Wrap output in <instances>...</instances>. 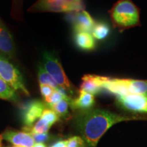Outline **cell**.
<instances>
[{
	"label": "cell",
	"mask_w": 147,
	"mask_h": 147,
	"mask_svg": "<svg viewBox=\"0 0 147 147\" xmlns=\"http://www.w3.org/2000/svg\"><path fill=\"white\" fill-rule=\"evenodd\" d=\"M134 119H138V117L118 115L100 108H91L80 112L75 117V123L83 140L90 147H95L101 137L112 126Z\"/></svg>",
	"instance_id": "1"
},
{
	"label": "cell",
	"mask_w": 147,
	"mask_h": 147,
	"mask_svg": "<svg viewBox=\"0 0 147 147\" xmlns=\"http://www.w3.org/2000/svg\"><path fill=\"white\" fill-rule=\"evenodd\" d=\"M108 12L113 27L120 32L141 25L140 9L131 0H119Z\"/></svg>",
	"instance_id": "2"
},
{
	"label": "cell",
	"mask_w": 147,
	"mask_h": 147,
	"mask_svg": "<svg viewBox=\"0 0 147 147\" xmlns=\"http://www.w3.org/2000/svg\"><path fill=\"white\" fill-rule=\"evenodd\" d=\"M110 93L117 96L129 94H142L147 93V80H134L104 76L102 85Z\"/></svg>",
	"instance_id": "3"
},
{
	"label": "cell",
	"mask_w": 147,
	"mask_h": 147,
	"mask_svg": "<svg viewBox=\"0 0 147 147\" xmlns=\"http://www.w3.org/2000/svg\"><path fill=\"white\" fill-rule=\"evenodd\" d=\"M43 67L55 82L70 94L74 93V87L66 76L61 64L54 55L49 52L43 53Z\"/></svg>",
	"instance_id": "4"
},
{
	"label": "cell",
	"mask_w": 147,
	"mask_h": 147,
	"mask_svg": "<svg viewBox=\"0 0 147 147\" xmlns=\"http://www.w3.org/2000/svg\"><path fill=\"white\" fill-rule=\"evenodd\" d=\"M0 78L8 83L15 91H21L29 95L25 87L23 75L15 65L11 63L7 58L0 55Z\"/></svg>",
	"instance_id": "5"
},
{
	"label": "cell",
	"mask_w": 147,
	"mask_h": 147,
	"mask_svg": "<svg viewBox=\"0 0 147 147\" xmlns=\"http://www.w3.org/2000/svg\"><path fill=\"white\" fill-rule=\"evenodd\" d=\"M34 8L38 10L55 12L83 10L82 0H39Z\"/></svg>",
	"instance_id": "6"
},
{
	"label": "cell",
	"mask_w": 147,
	"mask_h": 147,
	"mask_svg": "<svg viewBox=\"0 0 147 147\" xmlns=\"http://www.w3.org/2000/svg\"><path fill=\"white\" fill-rule=\"evenodd\" d=\"M117 103L121 108L133 113L147 114V93L117 96Z\"/></svg>",
	"instance_id": "7"
},
{
	"label": "cell",
	"mask_w": 147,
	"mask_h": 147,
	"mask_svg": "<svg viewBox=\"0 0 147 147\" xmlns=\"http://www.w3.org/2000/svg\"><path fill=\"white\" fill-rule=\"evenodd\" d=\"M47 106L40 100H32L26 103L21 108V120L26 131L32 128L34 122L40 119Z\"/></svg>",
	"instance_id": "8"
},
{
	"label": "cell",
	"mask_w": 147,
	"mask_h": 147,
	"mask_svg": "<svg viewBox=\"0 0 147 147\" xmlns=\"http://www.w3.org/2000/svg\"><path fill=\"white\" fill-rule=\"evenodd\" d=\"M5 140L16 147H34L35 141L29 132L7 130L3 134Z\"/></svg>",
	"instance_id": "9"
},
{
	"label": "cell",
	"mask_w": 147,
	"mask_h": 147,
	"mask_svg": "<svg viewBox=\"0 0 147 147\" xmlns=\"http://www.w3.org/2000/svg\"><path fill=\"white\" fill-rule=\"evenodd\" d=\"M15 47L10 32L0 19V52L12 57L14 54Z\"/></svg>",
	"instance_id": "10"
},
{
	"label": "cell",
	"mask_w": 147,
	"mask_h": 147,
	"mask_svg": "<svg viewBox=\"0 0 147 147\" xmlns=\"http://www.w3.org/2000/svg\"><path fill=\"white\" fill-rule=\"evenodd\" d=\"M95 21L89 12L85 10L77 12L74 21V32H91Z\"/></svg>",
	"instance_id": "11"
},
{
	"label": "cell",
	"mask_w": 147,
	"mask_h": 147,
	"mask_svg": "<svg viewBox=\"0 0 147 147\" xmlns=\"http://www.w3.org/2000/svg\"><path fill=\"white\" fill-rule=\"evenodd\" d=\"M80 90L92 95H97L102 91L103 76L94 74L84 75L82 78Z\"/></svg>",
	"instance_id": "12"
},
{
	"label": "cell",
	"mask_w": 147,
	"mask_h": 147,
	"mask_svg": "<svg viewBox=\"0 0 147 147\" xmlns=\"http://www.w3.org/2000/svg\"><path fill=\"white\" fill-rule=\"evenodd\" d=\"M95 104V97L91 93L84 91H79L78 97L71 100L70 106L72 109L87 110L93 107Z\"/></svg>",
	"instance_id": "13"
},
{
	"label": "cell",
	"mask_w": 147,
	"mask_h": 147,
	"mask_svg": "<svg viewBox=\"0 0 147 147\" xmlns=\"http://www.w3.org/2000/svg\"><path fill=\"white\" fill-rule=\"evenodd\" d=\"M74 40L76 47L84 51H93L96 46L95 38L88 32H76Z\"/></svg>",
	"instance_id": "14"
},
{
	"label": "cell",
	"mask_w": 147,
	"mask_h": 147,
	"mask_svg": "<svg viewBox=\"0 0 147 147\" xmlns=\"http://www.w3.org/2000/svg\"><path fill=\"white\" fill-rule=\"evenodd\" d=\"M110 34V27L104 21L95 22L91 30V35L95 39L103 40L106 39Z\"/></svg>",
	"instance_id": "15"
},
{
	"label": "cell",
	"mask_w": 147,
	"mask_h": 147,
	"mask_svg": "<svg viewBox=\"0 0 147 147\" xmlns=\"http://www.w3.org/2000/svg\"><path fill=\"white\" fill-rule=\"evenodd\" d=\"M0 99L16 102L18 95L15 90L0 78Z\"/></svg>",
	"instance_id": "16"
},
{
	"label": "cell",
	"mask_w": 147,
	"mask_h": 147,
	"mask_svg": "<svg viewBox=\"0 0 147 147\" xmlns=\"http://www.w3.org/2000/svg\"><path fill=\"white\" fill-rule=\"evenodd\" d=\"M38 80H39L40 84H45V85H49L53 87L55 90H57L60 87L53 80L51 75L46 71L45 67L42 65H39L38 66Z\"/></svg>",
	"instance_id": "17"
},
{
	"label": "cell",
	"mask_w": 147,
	"mask_h": 147,
	"mask_svg": "<svg viewBox=\"0 0 147 147\" xmlns=\"http://www.w3.org/2000/svg\"><path fill=\"white\" fill-rule=\"evenodd\" d=\"M71 102V100L63 99L49 108L53 110L59 117H66L69 114V106H70Z\"/></svg>",
	"instance_id": "18"
},
{
	"label": "cell",
	"mask_w": 147,
	"mask_h": 147,
	"mask_svg": "<svg viewBox=\"0 0 147 147\" xmlns=\"http://www.w3.org/2000/svg\"><path fill=\"white\" fill-rule=\"evenodd\" d=\"M51 125L49 123H47L45 120L43 119L40 118L38 122L30 128L29 129L26 131L27 132H29V134H44L47 133L49 131V129L51 128Z\"/></svg>",
	"instance_id": "19"
},
{
	"label": "cell",
	"mask_w": 147,
	"mask_h": 147,
	"mask_svg": "<svg viewBox=\"0 0 147 147\" xmlns=\"http://www.w3.org/2000/svg\"><path fill=\"white\" fill-rule=\"evenodd\" d=\"M63 99H67V100H72V99H71V100H69V99L66 98L63 95H62L61 93H59V92L57 91V90H55L51 96H49V97L45 99V104H46V106H47V108H49L51 106L57 104V103L59 102L61 100H63Z\"/></svg>",
	"instance_id": "20"
},
{
	"label": "cell",
	"mask_w": 147,
	"mask_h": 147,
	"mask_svg": "<svg viewBox=\"0 0 147 147\" xmlns=\"http://www.w3.org/2000/svg\"><path fill=\"white\" fill-rule=\"evenodd\" d=\"M40 118L45 120L47 123H49L51 126H52L53 125H54L56 122H57L59 119V116L57 115L53 110L48 108H47L45 110H44L43 113H42Z\"/></svg>",
	"instance_id": "21"
},
{
	"label": "cell",
	"mask_w": 147,
	"mask_h": 147,
	"mask_svg": "<svg viewBox=\"0 0 147 147\" xmlns=\"http://www.w3.org/2000/svg\"><path fill=\"white\" fill-rule=\"evenodd\" d=\"M84 140L79 136L69 138L67 140V147H83Z\"/></svg>",
	"instance_id": "22"
},
{
	"label": "cell",
	"mask_w": 147,
	"mask_h": 147,
	"mask_svg": "<svg viewBox=\"0 0 147 147\" xmlns=\"http://www.w3.org/2000/svg\"><path fill=\"white\" fill-rule=\"evenodd\" d=\"M37 143H43L48 142L51 139V136L48 133L44 134H30Z\"/></svg>",
	"instance_id": "23"
},
{
	"label": "cell",
	"mask_w": 147,
	"mask_h": 147,
	"mask_svg": "<svg viewBox=\"0 0 147 147\" xmlns=\"http://www.w3.org/2000/svg\"><path fill=\"white\" fill-rule=\"evenodd\" d=\"M40 88L41 94L45 100L47 97L51 96L53 92L55 91V89H53V87L49 85H45V84H40Z\"/></svg>",
	"instance_id": "24"
},
{
	"label": "cell",
	"mask_w": 147,
	"mask_h": 147,
	"mask_svg": "<svg viewBox=\"0 0 147 147\" xmlns=\"http://www.w3.org/2000/svg\"><path fill=\"white\" fill-rule=\"evenodd\" d=\"M51 147H67V140L57 141Z\"/></svg>",
	"instance_id": "25"
},
{
	"label": "cell",
	"mask_w": 147,
	"mask_h": 147,
	"mask_svg": "<svg viewBox=\"0 0 147 147\" xmlns=\"http://www.w3.org/2000/svg\"><path fill=\"white\" fill-rule=\"evenodd\" d=\"M34 147H47V146L43 143H37V144H34Z\"/></svg>",
	"instance_id": "26"
},
{
	"label": "cell",
	"mask_w": 147,
	"mask_h": 147,
	"mask_svg": "<svg viewBox=\"0 0 147 147\" xmlns=\"http://www.w3.org/2000/svg\"><path fill=\"white\" fill-rule=\"evenodd\" d=\"M12 147H16V146H12Z\"/></svg>",
	"instance_id": "27"
}]
</instances>
